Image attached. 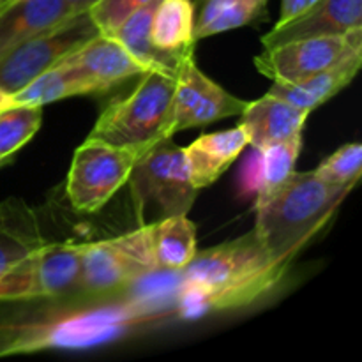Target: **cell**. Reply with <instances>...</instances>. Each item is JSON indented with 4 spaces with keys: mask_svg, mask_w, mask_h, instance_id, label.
<instances>
[{
    "mask_svg": "<svg viewBox=\"0 0 362 362\" xmlns=\"http://www.w3.org/2000/svg\"><path fill=\"white\" fill-rule=\"evenodd\" d=\"M288 269L267 253L255 230L197 251L180 271L179 315L194 320L250 306L274 290Z\"/></svg>",
    "mask_w": 362,
    "mask_h": 362,
    "instance_id": "1",
    "label": "cell"
},
{
    "mask_svg": "<svg viewBox=\"0 0 362 362\" xmlns=\"http://www.w3.org/2000/svg\"><path fill=\"white\" fill-rule=\"evenodd\" d=\"M352 189L325 182L313 170H293L281 184L257 197L255 233L276 262L290 267Z\"/></svg>",
    "mask_w": 362,
    "mask_h": 362,
    "instance_id": "2",
    "label": "cell"
},
{
    "mask_svg": "<svg viewBox=\"0 0 362 362\" xmlns=\"http://www.w3.org/2000/svg\"><path fill=\"white\" fill-rule=\"evenodd\" d=\"M144 80L127 98L110 103L88 138L120 147L154 145L166 136H173V98L177 74L147 71Z\"/></svg>",
    "mask_w": 362,
    "mask_h": 362,
    "instance_id": "3",
    "label": "cell"
},
{
    "mask_svg": "<svg viewBox=\"0 0 362 362\" xmlns=\"http://www.w3.org/2000/svg\"><path fill=\"white\" fill-rule=\"evenodd\" d=\"M127 182L131 184L140 226L151 205H154L161 219L187 214L197 200L198 189L189 180L184 148L172 136L156 141L138 159Z\"/></svg>",
    "mask_w": 362,
    "mask_h": 362,
    "instance_id": "4",
    "label": "cell"
},
{
    "mask_svg": "<svg viewBox=\"0 0 362 362\" xmlns=\"http://www.w3.org/2000/svg\"><path fill=\"white\" fill-rule=\"evenodd\" d=\"M151 147H120L87 138L74 151L67 173L66 194L71 207L85 214L101 211L127 184L136 161Z\"/></svg>",
    "mask_w": 362,
    "mask_h": 362,
    "instance_id": "5",
    "label": "cell"
},
{
    "mask_svg": "<svg viewBox=\"0 0 362 362\" xmlns=\"http://www.w3.org/2000/svg\"><path fill=\"white\" fill-rule=\"evenodd\" d=\"M81 244L45 243L14 262L0 278V303L57 299L76 292Z\"/></svg>",
    "mask_w": 362,
    "mask_h": 362,
    "instance_id": "6",
    "label": "cell"
},
{
    "mask_svg": "<svg viewBox=\"0 0 362 362\" xmlns=\"http://www.w3.org/2000/svg\"><path fill=\"white\" fill-rule=\"evenodd\" d=\"M158 271L145 226L124 235L81 244V269L76 292L103 296L122 290Z\"/></svg>",
    "mask_w": 362,
    "mask_h": 362,
    "instance_id": "7",
    "label": "cell"
},
{
    "mask_svg": "<svg viewBox=\"0 0 362 362\" xmlns=\"http://www.w3.org/2000/svg\"><path fill=\"white\" fill-rule=\"evenodd\" d=\"M98 34L99 28L88 11H83L34 37L18 42L0 53V88L7 94H14Z\"/></svg>",
    "mask_w": 362,
    "mask_h": 362,
    "instance_id": "8",
    "label": "cell"
},
{
    "mask_svg": "<svg viewBox=\"0 0 362 362\" xmlns=\"http://www.w3.org/2000/svg\"><path fill=\"white\" fill-rule=\"evenodd\" d=\"M357 52H362V28L345 35L297 39L264 48L255 57V66L278 83H299Z\"/></svg>",
    "mask_w": 362,
    "mask_h": 362,
    "instance_id": "9",
    "label": "cell"
},
{
    "mask_svg": "<svg viewBox=\"0 0 362 362\" xmlns=\"http://www.w3.org/2000/svg\"><path fill=\"white\" fill-rule=\"evenodd\" d=\"M246 106L247 101L232 95L198 69L194 53H189L182 60L177 73L175 98H173V134L177 131L240 115Z\"/></svg>",
    "mask_w": 362,
    "mask_h": 362,
    "instance_id": "10",
    "label": "cell"
},
{
    "mask_svg": "<svg viewBox=\"0 0 362 362\" xmlns=\"http://www.w3.org/2000/svg\"><path fill=\"white\" fill-rule=\"evenodd\" d=\"M357 28H362V0H318L299 16L274 25L262 37V46L272 48L297 39L345 35Z\"/></svg>",
    "mask_w": 362,
    "mask_h": 362,
    "instance_id": "11",
    "label": "cell"
},
{
    "mask_svg": "<svg viewBox=\"0 0 362 362\" xmlns=\"http://www.w3.org/2000/svg\"><path fill=\"white\" fill-rule=\"evenodd\" d=\"M64 60L76 66L85 74L95 94H105L122 81L147 73V69L115 37L101 32Z\"/></svg>",
    "mask_w": 362,
    "mask_h": 362,
    "instance_id": "12",
    "label": "cell"
},
{
    "mask_svg": "<svg viewBox=\"0 0 362 362\" xmlns=\"http://www.w3.org/2000/svg\"><path fill=\"white\" fill-rule=\"evenodd\" d=\"M308 117V110L267 92L264 98L247 103L240 113L239 127L246 134L247 145L262 152L267 147L303 134Z\"/></svg>",
    "mask_w": 362,
    "mask_h": 362,
    "instance_id": "13",
    "label": "cell"
},
{
    "mask_svg": "<svg viewBox=\"0 0 362 362\" xmlns=\"http://www.w3.org/2000/svg\"><path fill=\"white\" fill-rule=\"evenodd\" d=\"M247 140L239 126L198 136L184 148L193 187L204 189L214 184L246 148Z\"/></svg>",
    "mask_w": 362,
    "mask_h": 362,
    "instance_id": "14",
    "label": "cell"
},
{
    "mask_svg": "<svg viewBox=\"0 0 362 362\" xmlns=\"http://www.w3.org/2000/svg\"><path fill=\"white\" fill-rule=\"evenodd\" d=\"M74 13L67 0H14L0 13V53L62 23Z\"/></svg>",
    "mask_w": 362,
    "mask_h": 362,
    "instance_id": "15",
    "label": "cell"
},
{
    "mask_svg": "<svg viewBox=\"0 0 362 362\" xmlns=\"http://www.w3.org/2000/svg\"><path fill=\"white\" fill-rule=\"evenodd\" d=\"M361 66L362 52H357L346 59L339 60L334 66L313 74L308 80L299 81V83H278V81H274V85L269 88V94L278 95V98L311 113L318 106L334 98L338 92H341L356 78Z\"/></svg>",
    "mask_w": 362,
    "mask_h": 362,
    "instance_id": "16",
    "label": "cell"
},
{
    "mask_svg": "<svg viewBox=\"0 0 362 362\" xmlns=\"http://www.w3.org/2000/svg\"><path fill=\"white\" fill-rule=\"evenodd\" d=\"M158 271H182L197 255V226L187 214L168 216L144 225Z\"/></svg>",
    "mask_w": 362,
    "mask_h": 362,
    "instance_id": "17",
    "label": "cell"
},
{
    "mask_svg": "<svg viewBox=\"0 0 362 362\" xmlns=\"http://www.w3.org/2000/svg\"><path fill=\"white\" fill-rule=\"evenodd\" d=\"M159 0L141 7L140 11L131 14L115 32H112V37H115L141 66L147 71H161V73L177 74L182 60L189 53H170L165 49H159L152 45L151 39V23L152 14Z\"/></svg>",
    "mask_w": 362,
    "mask_h": 362,
    "instance_id": "18",
    "label": "cell"
},
{
    "mask_svg": "<svg viewBox=\"0 0 362 362\" xmlns=\"http://www.w3.org/2000/svg\"><path fill=\"white\" fill-rule=\"evenodd\" d=\"M45 243L37 216L27 204L16 198L0 204V278L14 262Z\"/></svg>",
    "mask_w": 362,
    "mask_h": 362,
    "instance_id": "19",
    "label": "cell"
},
{
    "mask_svg": "<svg viewBox=\"0 0 362 362\" xmlns=\"http://www.w3.org/2000/svg\"><path fill=\"white\" fill-rule=\"evenodd\" d=\"M95 95L94 87L85 74L73 64L59 62L48 71L35 76L23 88L13 94L14 105L45 106L48 103L60 101L74 95Z\"/></svg>",
    "mask_w": 362,
    "mask_h": 362,
    "instance_id": "20",
    "label": "cell"
},
{
    "mask_svg": "<svg viewBox=\"0 0 362 362\" xmlns=\"http://www.w3.org/2000/svg\"><path fill=\"white\" fill-rule=\"evenodd\" d=\"M269 0H194V39L246 27L265 13Z\"/></svg>",
    "mask_w": 362,
    "mask_h": 362,
    "instance_id": "21",
    "label": "cell"
},
{
    "mask_svg": "<svg viewBox=\"0 0 362 362\" xmlns=\"http://www.w3.org/2000/svg\"><path fill=\"white\" fill-rule=\"evenodd\" d=\"M152 45L170 53L194 52L193 0H159L152 14Z\"/></svg>",
    "mask_w": 362,
    "mask_h": 362,
    "instance_id": "22",
    "label": "cell"
},
{
    "mask_svg": "<svg viewBox=\"0 0 362 362\" xmlns=\"http://www.w3.org/2000/svg\"><path fill=\"white\" fill-rule=\"evenodd\" d=\"M42 124V106L11 105L0 112V158L11 159Z\"/></svg>",
    "mask_w": 362,
    "mask_h": 362,
    "instance_id": "23",
    "label": "cell"
},
{
    "mask_svg": "<svg viewBox=\"0 0 362 362\" xmlns=\"http://www.w3.org/2000/svg\"><path fill=\"white\" fill-rule=\"evenodd\" d=\"M300 148H303V134H297L290 140L258 152L260 163H258L257 177H253L255 186H257V189H255L257 197L281 184L293 172Z\"/></svg>",
    "mask_w": 362,
    "mask_h": 362,
    "instance_id": "24",
    "label": "cell"
},
{
    "mask_svg": "<svg viewBox=\"0 0 362 362\" xmlns=\"http://www.w3.org/2000/svg\"><path fill=\"white\" fill-rule=\"evenodd\" d=\"M313 172L329 184L354 187L362 172V145H343L325 158Z\"/></svg>",
    "mask_w": 362,
    "mask_h": 362,
    "instance_id": "25",
    "label": "cell"
},
{
    "mask_svg": "<svg viewBox=\"0 0 362 362\" xmlns=\"http://www.w3.org/2000/svg\"><path fill=\"white\" fill-rule=\"evenodd\" d=\"M156 0H98L94 6L88 9L92 21L99 28L101 34L110 35L115 32L127 18L133 13L140 11L141 7Z\"/></svg>",
    "mask_w": 362,
    "mask_h": 362,
    "instance_id": "26",
    "label": "cell"
},
{
    "mask_svg": "<svg viewBox=\"0 0 362 362\" xmlns=\"http://www.w3.org/2000/svg\"><path fill=\"white\" fill-rule=\"evenodd\" d=\"M315 2H318V0H281V13H279V20L276 25H283L292 20V18L299 16Z\"/></svg>",
    "mask_w": 362,
    "mask_h": 362,
    "instance_id": "27",
    "label": "cell"
},
{
    "mask_svg": "<svg viewBox=\"0 0 362 362\" xmlns=\"http://www.w3.org/2000/svg\"><path fill=\"white\" fill-rule=\"evenodd\" d=\"M67 2H69L71 9H73L74 13H83V11L90 9L98 0H67Z\"/></svg>",
    "mask_w": 362,
    "mask_h": 362,
    "instance_id": "28",
    "label": "cell"
},
{
    "mask_svg": "<svg viewBox=\"0 0 362 362\" xmlns=\"http://www.w3.org/2000/svg\"><path fill=\"white\" fill-rule=\"evenodd\" d=\"M14 105L13 103V94H7V92H4L2 88H0V112H2L4 108H7V106Z\"/></svg>",
    "mask_w": 362,
    "mask_h": 362,
    "instance_id": "29",
    "label": "cell"
},
{
    "mask_svg": "<svg viewBox=\"0 0 362 362\" xmlns=\"http://www.w3.org/2000/svg\"><path fill=\"white\" fill-rule=\"evenodd\" d=\"M11 2H14V0H2V2H0V13H2V11L6 9Z\"/></svg>",
    "mask_w": 362,
    "mask_h": 362,
    "instance_id": "30",
    "label": "cell"
},
{
    "mask_svg": "<svg viewBox=\"0 0 362 362\" xmlns=\"http://www.w3.org/2000/svg\"><path fill=\"white\" fill-rule=\"evenodd\" d=\"M11 159H4V158H0V168H2V166H6L7 163H9Z\"/></svg>",
    "mask_w": 362,
    "mask_h": 362,
    "instance_id": "31",
    "label": "cell"
},
{
    "mask_svg": "<svg viewBox=\"0 0 362 362\" xmlns=\"http://www.w3.org/2000/svg\"><path fill=\"white\" fill-rule=\"evenodd\" d=\"M0 2H2V0H0Z\"/></svg>",
    "mask_w": 362,
    "mask_h": 362,
    "instance_id": "32",
    "label": "cell"
}]
</instances>
